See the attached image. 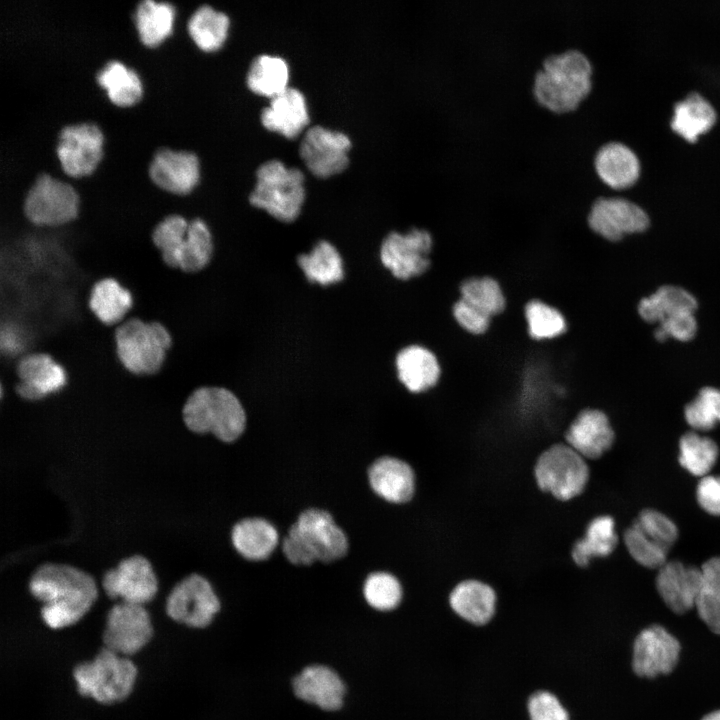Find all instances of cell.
I'll return each mask as SVG.
<instances>
[{
    "instance_id": "6da1fadb",
    "label": "cell",
    "mask_w": 720,
    "mask_h": 720,
    "mask_svg": "<svg viewBox=\"0 0 720 720\" xmlns=\"http://www.w3.org/2000/svg\"><path fill=\"white\" fill-rule=\"evenodd\" d=\"M29 590L43 603L41 617L52 629L78 622L98 596L90 574L63 563H44L37 567L30 577Z\"/></svg>"
},
{
    "instance_id": "7a4b0ae2",
    "label": "cell",
    "mask_w": 720,
    "mask_h": 720,
    "mask_svg": "<svg viewBox=\"0 0 720 720\" xmlns=\"http://www.w3.org/2000/svg\"><path fill=\"white\" fill-rule=\"evenodd\" d=\"M593 88V65L577 48L545 57L535 72L532 93L537 103L557 114L576 110Z\"/></svg>"
},
{
    "instance_id": "3957f363",
    "label": "cell",
    "mask_w": 720,
    "mask_h": 720,
    "mask_svg": "<svg viewBox=\"0 0 720 720\" xmlns=\"http://www.w3.org/2000/svg\"><path fill=\"white\" fill-rule=\"evenodd\" d=\"M349 549L344 530L333 516L320 508L301 512L282 541V552L293 565H311L316 561L332 563Z\"/></svg>"
},
{
    "instance_id": "277c9868",
    "label": "cell",
    "mask_w": 720,
    "mask_h": 720,
    "mask_svg": "<svg viewBox=\"0 0 720 720\" xmlns=\"http://www.w3.org/2000/svg\"><path fill=\"white\" fill-rule=\"evenodd\" d=\"M185 427L196 434H212L232 443L244 433L247 416L239 398L223 386H202L187 398L182 409Z\"/></svg>"
},
{
    "instance_id": "5b68a950",
    "label": "cell",
    "mask_w": 720,
    "mask_h": 720,
    "mask_svg": "<svg viewBox=\"0 0 720 720\" xmlns=\"http://www.w3.org/2000/svg\"><path fill=\"white\" fill-rule=\"evenodd\" d=\"M117 356L135 375H154L164 364L172 345L167 329L158 322L126 318L115 327Z\"/></svg>"
},
{
    "instance_id": "8992f818",
    "label": "cell",
    "mask_w": 720,
    "mask_h": 720,
    "mask_svg": "<svg viewBox=\"0 0 720 720\" xmlns=\"http://www.w3.org/2000/svg\"><path fill=\"white\" fill-rule=\"evenodd\" d=\"M73 677L79 694L101 704H113L130 695L137 668L129 657L103 647L93 660L76 665Z\"/></svg>"
},
{
    "instance_id": "52a82bcc",
    "label": "cell",
    "mask_w": 720,
    "mask_h": 720,
    "mask_svg": "<svg viewBox=\"0 0 720 720\" xmlns=\"http://www.w3.org/2000/svg\"><path fill=\"white\" fill-rule=\"evenodd\" d=\"M256 178L255 188L249 196L250 203L280 221H294L305 199L303 173L273 159L259 166Z\"/></svg>"
},
{
    "instance_id": "ba28073f",
    "label": "cell",
    "mask_w": 720,
    "mask_h": 720,
    "mask_svg": "<svg viewBox=\"0 0 720 720\" xmlns=\"http://www.w3.org/2000/svg\"><path fill=\"white\" fill-rule=\"evenodd\" d=\"M534 477L543 493L568 502L585 491L590 479V466L572 447L558 442L540 454L534 467Z\"/></svg>"
},
{
    "instance_id": "9c48e42d",
    "label": "cell",
    "mask_w": 720,
    "mask_h": 720,
    "mask_svg": "<svg viewBox=\"0 0 720 720\" xmlns=\"http://www.w3.org/2000/svg\"><path fill=\"white\" fill-rule=\"evenodd\" d=\"M80 197L66 179L40 172L32 181L23 200L26 219L38 227H60L79 215Z\"/></svg>"
},
{
    "instance_id": "30bf717a",
    "label": "cell",
    "mask_w": 720,
    "mask_h": 720,
    "mask_svg": "<svg viewBox=\"0 0 720 720\" xmlns=\"http://www.w3.org/2000/svg\"><path fill=\"white\" fill-rule=\"evenodd\" d=\"M66 383V370L47 353L26 354L17 361L15 368L0 369V387L13 390L28 402H38L56 394Z\"/></svg>"
},
{
    "instance_id": "8fae6325",
    "label": "cell",
    "mask_w": 720,
    "mask_h": 720,
    "mask_svg": "<svg viewBox=\"0 0 720 720\" xmlns=\"http://www.w3.org/2000/svg\"><path fill=\"white\" fill-rule=\"evenodd\" d=\"M104 134L92 121L63 126L57 133L55 154L61 171L70 178L92 174L104 155Z\"/></svg>"
},
{
    "instance_id": "7c38bea8",
    "label": "cell",
    "mask_w": 720,
    "mask_h": 720,
    "mask_svg": "<svg viewBox=\"0 0 720 720\" xmlns=\"http://www.w3.org/2000/svg\"><path fill=\"white\" fill-rule=\"evenodd\" d=\"M433 246V237L424 228L391 231L381 244L380 260L395 279L410 281L430 269Z\"/></svg>"
},
{
    "instance_id": "4fadbf2b",
    "label": "cell",
    "mask_w": 720,
    "mask_h": 720,
    "mask_svg": "<svg viewBox=\"0 0 720 720\" xmlns=\"http://www.w3.org/2000/svg\"><path fill=\"white\" fill-rule=\"evenodd\" d=\"M591 231L608 242H618L625 236L646 231L651 220L644 208L621 196H599L588 212Z\"/></svg>"
},
{
    "instance_id": "5bb4252c",
    "label": "cell",
    "mask_w": 720,
    "mask_h": 720,
    "mask_svg": "<svg viewBox=\"0 0 720 720\" xmlns=\"http://www.w3.org/2000/svg\"><path fill=\"white\" fill-rule=\"evenodd\" d=\"M210 582L193 573L179 581L166 599V613L175 622L192 628L208 626L220 610Z\"/></svg>"
},
{
    "instance_id": "9a60e30c",
    "label": "cell",
    "mask_w": 720,
    "mask_h": 720,
    "mask_svg": "<svg viewBox=\"0 0 720 720\" xmlns=\"http://www.w3.org/2000/svg\"><path fill=\"white\" fill-rule=\"evenodd\" d=\"M153 627L144 605L119 602L107 613L104 647L125 657L139 652L151 640Z\"/></svg>"
},
{
    "instance_id": "2e32d148",
    "label": "cell",
    "mask_w": 720,
    "mask_h": 720,
    "mask_svg": "<svg viewBox=\"0 0 720 720\" xmlns=\"http://www.w3.org/2000/svg\"><path fill=\"white\" fill-rule=\"evenodd\" d=\"M102 587L110 599L144 605L158 591V580L149 560L142 555L122 559L115 568L105 572Z\"/></svg>"
},
{
    "instance_id": "e0dca14e",
    "label": "cell",
    "mask_w": 720,
    "mask_h": 720,
    "mask_svg": "<svg viewBox=\"0 0 720 720\" xmlns=\"http://www.w3.org/2000/svg\"><path fill=\"white\" fill-rule=\"evenodd\" d=\"M147 173L157 188L173 195H188L200 182V158L194 151L159 147L149 161Z\"/></svg>"
},
{
    "instance_id": "ac0fdd59",
    "label": "cell",
    "mask_w": 720,
    "mask_h": 720,
    "mask_svg": "<svg viewBox=\"0 0 720 720\" xmlns=\"http://www.w3.org/2000/svg\"><path fill=\"white\" fill-rule=\"evenodd\" d=\"M681 645L665 627L652 624L639 632L633 643L632 668L639 677L655 678L671 673L678 664Z\"/></svg>"
},
{
    "instance_id": "d6986e66",
    "label": "cell",
    "mask_w": 720,
    "mask_h": 720,
    "mask_svg": "<svg viewBox=\"0 0 720 720\" xmlns=\"http://www.w3.org/2000/svg\"><path fill=\"white\" fill-rule=\"evenodd\" d=\"M655 590L664 606L676 615L695 609L701 590V568L669 559L655 574Z\"/></svg>"
},
{
    "instance_id": "ffe728a7",
    "label": "cell",
    "mask_w": 720,
    "mask_h": 720,
    "mask_svg": "<svg viewBox=\"0 0 720 720\" xmlns=\"http://www.w3.org/2000/svg\"><path fill=\"white\" fill-rule=\"evenodd\" d=\"M350 147L351 141L346 134L315 125L306 130L299 152L314 175L329 177L346 168Z\"/></svg>"
},
{
    "instance_id": "44dd1931",
    "label": "cell",
    "mask_w": 720,
    "mask_h": 720,
    "mask_svg": "<svg viewBox=\"0 0 720 720\" xmlns=\"http://www.w3.org/2000/svg\"><path fill=\"white\" fill-rule=\"evenodd\" d=\"M615 440L616 433L608 415L597 408L581 410L564 435V442L588 462L605 455Z\"/></svg>"
},
{
    "instance_id": "7402d4cb",
    "label": "cell",
    "mask_w": 720,
    "mask_h": 720,
    "mask_svg": "<svg viewBox=\"0 0 720 720\" xmlns=\"http://www.w3.org/2000/svg\"><path fill=\"white\" fill-rule=\"evenodd\" d=\"M368 481L374 493L395 506L410 503L417 491L414 468L402 458L384 455L368 468Z\"/></svg>"
},
{
    "instance_id": "603a6c76",
    "label": "cell",
    "mask_w": 720,
    "mask_h": 720,
    "mask_svg": "<svg viewBox=\"0 0 720 720\" xmlns=\"http://www.w3.org/2000/svg\"><path fill=\"white\" fill-rule=\"evenodd\" d=\"M448 603L452 612L463 622L484 627L497 614L498 596L488 583L478 579H465L451 590Z\"/></svg>"
},
{
    "instance_id": "cb8c5ba5",
    "label": "cell",
    "mask_w": 720,
    "mask_h": 720,
    "mask_svg": "<svg viewBox=\"0 0 720 720\" xmlns=\"http://www.w3.org/2000/svg\"><path fill=\"white\" fill-rule=\"evenodd\" d=\"M593 164L599 179L616 191L617 195L634 186L641 174L637 154L619 141H610L600 146L594 155Z\"/></svg>"
},
{
    "instance_id": "d4e9b609",
    "label": "cell",
    "mask_w": 720,
    "mask_h": 720,
    "mask_svg": "<svg viewBox=\"0 0 720 720\" xmlns=\"http://www.w3.org/2000/svg\"><path fill=\"white\" fill-rule=\"evenodd\" d=\"M397 379L411 394H423L433 389L441 377L437 356L428 348L410 344L402 347L395 356Z\"/></svg>"
},
{
    "instance_id": "484cf974",
    "label": "cell",
    "mask_w": 720,
    "mask_h": 720,
    "mask_svg": "<svg viewBox=\"0 0 720 720\" xmlns=\"http://www.w3.org/2000/svg\"><path fill=\"white\" fill-rule=\"evenodd\" d=\"M295 695L323 710H338L343 705L345 685L327 666H308L293 680Z\"/></svg>"
},
{
    "instance_id": "4316f807",
    "label": "cell",
    "mask_w": 720,
    "mask_h": 720,
    "mask_svg": "<svg viewBox=\"0 0 720 720\" xmlns=\"http://www.w3.org/2000/svg\"><path fill=\"white\" fill-rule=\"evenodd\" d=\"M717 118L712 103L701 93L692 91L675 103L670 127L684 141L693 144L712 130Z\"/></svg>"
},
{
    "instance_id": "83f0119b",
    "label": "cell",
    "mask_w": 720,
    "mask_h": 720,
    "mask_svg": "<svg viewBox=\"0 0 720 720\" xmlns=\"http://www.w3.org/2000/svg\"><path fill=\"white\" fill-rule=\"evenodd\" d=\"M621 543L616 521L608 514L598 515L587 524L584 534L572 547L571 557L581 568L597 559L611 556Z\"/></svg>"
},
{
    "instance_id": "f1b7e54d",
    "label": "cell",
    "mask_w": 720,
    "mask_h": 720,
    "mask_svg": "<svg viewBox=\"0 0 720 720\" xmlns=\"http://www.w3.org/2000/svg\"><path fill=\"white\" fill-rule=\"evenodd\" d=\"M262 124L288 138L296 137L308 124L309 115L304 95L294 87L271 98L261 113Z\"/></svg>"
},
{
    "instance_id": "f546056e",
    "label": "cell",
    "mask_w": 720,
    "mask_h": 720,
    "mask_svg": "<svg viewBox=\"0 0 720 720\" xmlns=\"http://www.w3.org/2000/svg\"><path fill=\"white\" fill-rule=\"evenodd\" d=\"M96 84L105 91L109 101L117 107L138 103L144 93L138 72L120 60L107 59L94 74Z\"/></svg>"
},
{
    "instance_id": "4dcf8cb0",
    "label": "cell",
    "mask_w": 720,
    "mask_h": 720,
    "mask_svg": "<svg viewBox=\"0 0 720 720\" xmlns=\"http://www.w3.org/2000/svg\"><path fill=\"white\" fill-rule=\"evenodd\" d=\"M177 15L175 4L168 1L140 0L132 8V21L140 43L153 48L169 37Z\"/></svg>"
},
{
    "instance_id": "1f68e13d",
    "label": "cell",
    "mask_w": 720,
    "mask_h": 720,
    "mask_svg": "<svg viewBox=\"0 0 720 720\" xmlns=\"http://www.w3.org/2000/svg\"><path fill=\"white\" fill-rule=\"evenodd\" d=\"M231 541L243 558L263 561L269 558L278 546L279 534L270 521L260 517H249L233 526Z\"/></svg>"
},
{
    "instance_id": "d6a6232c",
    "label": "cell",
    "mask_w": 720,
    "mask_h": 720,
    "mask_svg": "<svg viewBox=\"0 0 720 720\" xmlns=\"http://www.w3.org/2000/svg\"><path fill=\"white\" fill-rule=\"evenodd\" d=\"M133 296L119 281L104 278L94 284L89 297V308L104 325L116 327L133 308Z\"/></svg>"
},
{
    "instance_id": "836d02e7",
    "label": "cell",
    "mask_w": 720,
    "mask_h": 720,
    "mask_svg": "<svg viewBox=\"0 0 720 720\" xmlns=\"http://www.w3.org/2000/svg\"><path fill=\"white\" fill-rule=\"evenodd\" d=\"M719 456V445L709 434L689 429L682 434L678 441V464L686 473L696 479L711 474Z\"/></svg>"
},
{
    "instance_id": "e575fe53",
    "label": "cell",
    "mask_w": 720,
    "mask_h": 720,
    "mask_svg": "<svg viewBox=\"0 0 720 720\" xmlns=\"http://www.w3.org/2000/svg\"><path fill=\"white\" fill-rule=\"evenodd\" d=\"M230 20L226 13L202 4L186 19L185 27L194 45L204 52L219 49L227 38Z\"/></svg>"
},
{
    "instance_id": "d590c367",
    "label": "cell",
    "mask_w": 720,
    "mask_h": 720,
    "mask_svg": "<svg viewBox=\"0 0 720 720\" xmlns=\"http://www.w3.org/2000/svg\"><path fill=\"white\" fill-rule=\"evenodd\" d=\"M697 301L687 290L666 285L652 295L643 298L638 305L639 315L647 322L661 321L683 312H693Z\"/></svg>"
},
{
    "instance_id": "8d00e7d4",
    "label": "cell",
    "mask_w": 720,
    "mask_h": 720,
    "mask_svg": "<svg viewBox=\"0 0 720 720\" xmlns=\"http://www.w3.org/2000/svg\"><path fill=\"white\" fill-rule=\"evenodd\" d=\"M214 238L208 224L201 218L188 221L185 244L178 256L176 269L185 273L204 270L214 255Z\"/></svg>"
},
{
    "instance_id": "74e56055",
    "label": "cell",
    "mask_w": 720,
    "mask_h": 720,
    "mask_svg": "<svg viewBox=\"0 0 720 720\" xmlns=\"http://www.w3.org/2000/svg\"><path fill=\"white\" fill-rule=\"evenodd\" d=\"M298 265L311 283L330 285L344 277L343 261L337 249L327 241H319L308 254L297 258Z\"/></svg>"
},
{
    "instance_id": "f35d334b",
    "label": "cell",
    "mask_w": 720,
    "mask_h": 720,
    "mask_svg": "<svg viewBox=\"0 0 720 720\" xmlns=\"http://www.w3.org/2000/svg\"><path fill=\"white\" fill-rule=\"evenodd\" d=\"M288 79L289 68L283 58L262 54L252 61L246 82L253 92L273 98L288 87Z\"/></svg>"
},
{
    "instance_id": "ab89813d",
    "label": "cell",
    "mask_w": 720,
    "mask_h": 720,
    "mask_svg": "<svg viewBox=\"0 0 720 720\" xmlns=\"http://www.w3.org/2000/svg\"><path fill=\"white\" fill-rule=\"evenodd\" d=\"M702 585L695 609L708 629L720 635V556L701 565Z\"/></svg>"
},
{
    "instance_id": "60d3db41",
    "label": "cell",
    "mask_w": 720,
    "mask_h": 720,
    "mask_svg": "<svg viewBox=\"0 0 720 720\" xmlns=\"http://www.w3.org/2000/svg\"><path fill=\"white\" fill-rule=\"evenodd\" d=\"M460 295L461 299L490 318L506 309V297L500 283L489 276L466 279L460 285Z\"/></svg>"
},
{
    "instance_id": "b9f144b4",
    "label": "cell",
    "mask_w": 720,
    "mask_h": 720,
    "mask_svg": "<svg viewBox=\"0 0 720 720\" xmlns=\"http://www.w3.org/2000/svg\"><path fill=\"white\" fill-rule=\"evenodd\" d=\"M683 417L688 428L710 434L720 426V390L707 386L683 407Z\"/></svg>"
},
{
    "instance_id": "7bdbcfd3",
    "label": "cell",
    "mask_w": 720,
    "mask_h": 720,
    "mask_svg": "<svg viewBox=\"0 0 720 720\" xmlns=\"http://www.w3.org/2000/svg\"><path fill=\"white\" fill-rule=\"evenodd\" d=\"M528 334L535 341H549L566 333L564 315L554 306L538 299L529 301L524 309Z\"/></svg>"
},
{
    "instance_id": "ee69618b",
    "label": "cell",
    "mask_w": 720,
    "mask_h": 720,
    "mask_svg": "<svg viewBox=\"0 0 720 720\" xmlns=\"http://www.w3.org/2000/svg\"><path fill=\"white\" fill-rule=\"evenodd\" d=\"M366 602L374 609L388 612L403 602L405 591L400 578L390 572L377 571L368 575L363 585Z\"/></svg>"
},
{
    "instance_id": "f6af8a7d",
    "label": "cell",
    "mask_w": 720,
    "mask_h": 720,
    "mask_svg": "<svg viewBox=\"0 0 720 720\" xmlns=\"http://www.w3.org/2000/svg\"><path fill=\"white\" fill-rule=\"evenodd\" d=\"M621 543L630 558L645 569L657 571L669 560L670 552L649 538L635 522L622 532Z\"/></svg>"
},
{
    "instance_id": "bcb514c9",
    "label": "cell",
    "mask_w": 720,
    "mask_h": 720,
    "mask_svg": "<svg viewBox=\"0 0 720 720\" xmlns=\"http://www.w3.org/2000/svg\"><path fill=\"white\" fill-rule=\"evenodd\" d=\"M188 221L180 215H169L160 221L152 232V240L163 261L176 269L178 256L187 237Z\"/></svg>"
},
{
    "instance_id": "7dc6e473",
    "label": "cell",
    "mask_w": 720,
    "mask_h": 720,
    "mask_svg": "<svg viewBox=\"0 0 720 720\" xmlns=\"http://www.w3.org/2000/svg\"><path fill=\"white\" fill-rule=\"evenodd\" d=\"M634 522L653 541L671 552L679 539L676 522L666 513L655 508H643Z\"/></svg>"
},
{
    "instance_id": "c3c4849f",
    "label": "cell",
    "mask_w": 720,
    "mask_h": 720,
    "mask_svg": "<svg viewBox=\"0 0 720 720\" xmlns=\"http://www.w3.org/2000/svg\"><path fill=\"white\" fill-rule=\"evenodd\" d=\"M528 720H571V714L557 694L539 689L527 699Z\"/></svg>"
},
{
    "instance_id": "681fc988",
    "label": "cell",
    "mask_w": 720,
    "mask_h": 720,
    "mask_svg": "<svg viewBox=\"0 0 720 720\" xmlns=\"http://www.w3.org/2000/svg\"><path fill=\"white\" fill-rule=\"evenodd\" d=\"M697 323L693 312H683L659 323L654 332L658 341L673 337L679 341H689L696 333Z\"/></svg>"
},
{
    "instance_id": "f907efd6",
    "label": "cell",
    "mask_w": 720,
    "mask_h": 720,
    "mask_svg": "<svg viewBox=\"0 0 720 720\" xmlns=\"http://www.w3.org/2000/svg\"><path fill=\"white\" fill-rule=\"evenodd\" d=\"M452 314L458 326L473 336L485 334L492 319L463 299L453 305Z\"/></svg>"
},
{
    "instance_id": "816d5d0a",
    "label": "cell",
    "mask_w": 720,
    "mask_h": 720,
    "mask_svg": "<svg viewBox=\"0 0 720 720\" xmlns=\"http://www.w3.org/2000/svg\"><path fill=\"white\" fill-rule=\"evenodd\" d=\"M695 499L707 515L720 518V474H708L697 480Z\"/></svg>"
},
{
    "instance_id": "f5cc1de1",
    "label": "cell",
    "mask_w": 720,
    "mask_h": 720,
    "mask_svg": "<svg viewBox=\"0 0 720 720\" xmlns=\"http://www.w3.org/2000/svg\"><path fill=\"white\" fill-rule=\"evenodd\" d=\"M701 720H720V710L709 712Z\"/></svg>"
}]
</instances>
